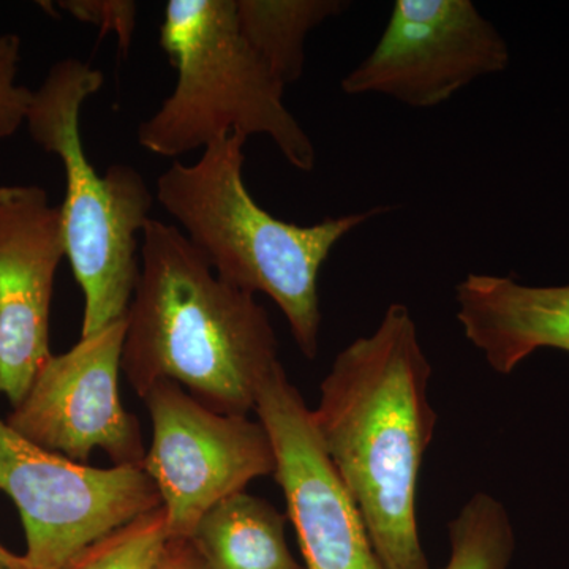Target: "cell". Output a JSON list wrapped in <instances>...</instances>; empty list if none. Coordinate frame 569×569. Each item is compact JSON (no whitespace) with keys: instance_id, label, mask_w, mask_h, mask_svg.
<instances>
[{"instance_id":"6da1fadb","label":"cell","mask_w":569,"mask_h":569,"mask_svg":"<svg viewBox=\"0 0 569 569\" xmlns=\"http://www.w3.org/2000/svg\"><path fill=\"white\" fill-rule=\"evenodd\" d=\"M432 366L406 305L343 348L321 381L313 426L387 569H429L418 527L422 460L436 430Z\"/></svg>"},{"instance_id":"7a4b0ae2","label":"cell","mask_w":569,"mask_h":569,"mask_svg":"<svg viewBox=\"0 0 569 569\" xmlns=\"http://www.w3.org/2000/svg\"><path fill=\"white\" fill-rule=\"evenodd\" d=\"M282 367L254 296L220 279L178 227L149 220L122 350L134 392L171 381L213 411L249 417Z\"/></svg>"},{"instance_id":"3957f363","label":"cell","mask_w":569,"mask_h":569,"mask_svg":"<svg viewBox=\"0 0 569 569\" xmlns=\"http://www.w3.org/2000/svg\"><path fill=\"white\" fill-rule=\"evenodd\" d=\"M247 140L231 133L211 142L194 163L174 160L157 178L156 200L220 279L246 293L268 296L287 318L301 353L316 359L321 268L347 234L391 208L376 206L313 224L277 219L247 190Z\"/></svg>"},{"instance_id":"277c9868","label":"cell","mask_w":569,"mask_h":569,"mask_svg":"<svg viewBox=\"0 0 569 569\" xmlns=\"http://www.w3.org/2000/svg\"><path fill=\"white\" fill-rule=\"evenodd\" d=\"M160 47L178 78L138 127L142 149L178 159L231 133L261 134L296 170L316 168V146L283 103V86L239 32L234 0H170Z\"/></svg>"},{"instance_id":"5b68a950","label":"cell","mask_w":569,"mask_h":569,"mask_svg":"<svg viewBox=\"0 0 569 569\" xmlns=\"http://www.w3.org/2000/svg\"><path fill=\"white\" fill-rule=\"evenodd\" d=\"M103 82L102 70L62 59L33 92L26 119L32 140L59 157L66 174L63 242L84 295L81 337L126 318L140 276L138 234L156 200L137 168L114 164L102 176L86 156L81 108Z\"/></svg>"},{"instance_id":"8992f818","label":"cell","mask_w":569,"mask_h":569,"mask_svg":"<svg viewBox=\"0 0 569 569\" xmlns=\"http://www.w3.org/2000/svg\"><path fill=\"white\" fill-rule=\"evenodd\" d=\"M0 492L20 511L28 569H62L97 539L162 507L142 466L74 462L37 447L2 419Z\"/></svg>"},{"instance_id":"52a82bcc","label":"cell","mask_w":569,"mask_h":569,"mask_svg":"<svg viewBox=\"0 0 569 569\" xmlns=\"http://www.w3.org/2000/svg\"><path fill=\"white\" fill-rule=\"evenodd\" d=\"M142 402L152 441L141 466L159 490L171 538L189 539L209 509L274 475V448L260 421L213 411L171 381Z\"/></svg>"},{"instance_id":"ba28073f","label":"cell","mask_w":569,"mask_h":569,"mask_svg":"<svg viewBox=\"0 0 569 569\" xmlns=\"http://www.w3.org/2000/svg\"><path fill=\"white\" fill-rule=\"evenodd\" d=\"M509 61L507 40L471 0H397L376 48L340 89L429 110Z\"/></svg>"},{"instance_id":"9c48e42d","label":"cell","mask_w":569,"mask_h":569,"mask_svg":"<svg viewBox=\"0 0 569 569\" xmlns=\"http://www.w3.org/2000/svg\"><path fill=\"white\" fill-rule=\"evenodd\" d=\"M126 318L52 355L7 425L37 447L84 462L102 449L112 466H141L140 422L119 396Z\"/></svg>"},{"instance_id":"30bf717a","label":"cell","mask_w":569,"mask_h":569,"mask_svg":"<svg viewBox=\"0 0 569 569\" xmlns=\"http://www.w3.org/2000/svg\"><path fill=\"white\" fill-rule=\"evenodd\" d=\"M254 413L274 448L272 477L287 500L305 569H387L361 512L326 455L312 410L283 367L261 389Z\"/></svg>"},{"instance_id":"8fae6325","label":"cell","mask_w":569,"mask_h":569,"mask_svg":"<svg viewBox=\"0 0 569 569\" xmlns=\"http://www.w3.org/2000/svg\"><path fill=\"white\" fill-rule=\"evenodd\" d=\"M63 258L61 206L39 186L0 187V392L13 407L52 356V290Z\"/></svg>"},{"instance_id":"7c38bea8","label":"cell","mask_w":569,"mask_h":569,"mask_svg":"<svg viewBox=\"0 0 569 569\" xmlns=\"http://www.w3.org/2000/svg\"><path fill=\"white\" fill-rule=\"evenodd\" d=\"M455 299L463 336L500 376L545 348L569 353V284L533 287L470 272L456 284Z\"/></svg>"},{"instance_id":"4fadbf2b","label":"cell","mask_w":569,"mask_h":569,"mask_svg":"<svg viewBox=\"0 0 569 569\" xmlns=\"http://www.w3.org/2000/svg\"><path fill=\"white\" fill-rule=\"evenodd\" d=\"M287 516L246 490L209 509L190 541L206 569H305L284 537Z\"/></svg>"},{"instance_id":"5bb4252c","label":"cell","mask_w":569,"mask_h":569,"mask_svg":"<svg viewBox=\"0 0 569 569\" xmlns=\"http://www.w3.org/2000/svg\"><path fill=\"white\" fill-rule=\"evenodd\" d=\"M347 6L343 0H234V14L241 36L287 88L305 73L310 32Z\"/></svg>"},{"instance_id":"9a60e30c","label":"cell","mask_w":569,"mask_h":569,"mask_svg":"<svg viewBox=\"0 0 569 569\" xmlns=\"http://www.w3.org/2000/svg\"><path fill=\"white\" fill-rule=\"evenodd\" d=\"M451 553L441 569H508L515 531L507 509L488 493H477L449 523Z\"/></svg>"},{"instance_id":"2e32d148","label":"cell","mask_w":569,"mask_h":569,"mask_svg":"<svg viewBox=\"0 0 569 569\" xmlns=\"http://www.w3.org/2000/svg\"><path fill=\"white\" fill-rule=\"evenodd\" d=\"M170 539L160 507L97 539L62 569H157Z\"/></svg>"},{"instance_id":"e0dca14e","label":"cell","mask_w":569,"mask_h":569,"mask_svg":"<svg viewBox=\"0 0 569 569\" xmlns=\"http://www.w3.org/2000/svg\"><path fill=\"white\" fill-rule=\"evenodd\" d=\"M21 40L17 33L0 36V141L13 137L28 119L33 92L18 84Z\"/></svg>"},{"instance_id":"ac0fdd59","label":"cell","mask_w":569,"mask_h":569,"mask_svg":"<svg viewBox=\"0 0 569 569\" xmlns=\"http://www.w3.org/2000/svg\"><path fill=\"white\" fill-rule=\"evenodd\" d=\"M58 6L78 21L91 22L103 32H114L121 50L129 51L137 24V3L129 0H63Z\"/></svg>"},{"instance_id":"d6986e66","label":"cell","mask_w":569,"mask_h":569,"mask_svg":"<svg viewBox=\"0 0 569 569\" xmlns=\"http://www.w3.org/2000/svg\"><path fill=\"white\" fill-rule=\"evenodd\" d=\"M157 569H206V567L190 539L171 538Z\"/></svg>"},{"instance_id":"ffe728a7","label":"cell","mask_w":569,"mask_h":569,"mask_svg":"<svg viewBox=\"0 0 569 569\" xmlns=\"http://www.w3.org/2000/svg\"><path fill=\"white\" fill-rule=\"evenodd\" d=\"M0 569H28L22 556H14L0 545Z\"/></svg>"}]
</instances>
